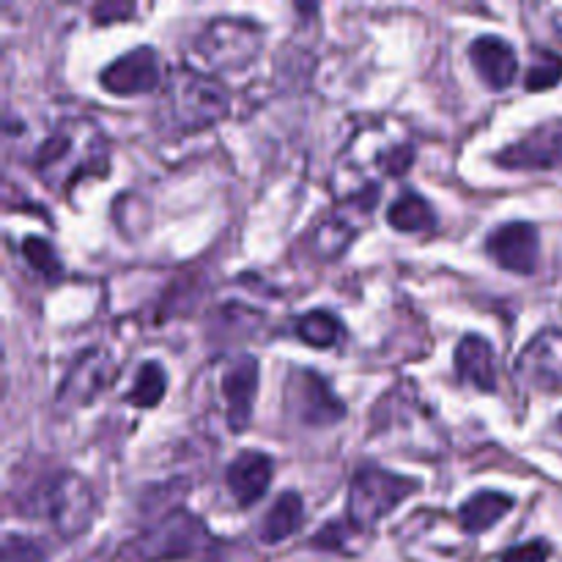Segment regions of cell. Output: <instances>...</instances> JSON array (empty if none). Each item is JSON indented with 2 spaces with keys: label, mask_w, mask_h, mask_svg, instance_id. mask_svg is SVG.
Here are the masks:
<instances>
[{
  "label": "cell",
  "mask_w": 562,
  "mask_h": 562,
  "mask_svg": "<svg viewBox=\"0 0 562 562\" xmlns=\"http://www.w3.org/2000/svg\"><path fill=\"white\" fill-rule=\"evenodd\" d=\"M302 525H305V503H302V497L296 492H283L269 505L267 514H263L258 536H261V541L267 547H274V543L285 541L294 532H300Z\"/></svg>",
  "instance_id": "20"
},
{
  "label": "cell",
  "mask_w": 562,
  "mask_h": 562,
  "mask_svg": "<svg viewBox=\"0 0 562 562\" xmlns=\"http://www.w3.org/2000/svg\"><path fill=\"white\" fill-rule=\"evenodd\" d=\"M558 431H560V434H562V415H560V417H558Z\"/></svg>",
  "instance_id": "31"
},
{
  "label": "cell",
  "mask_w": 562,
  "mask_h": 562,
  "mask_svg": "<svg viewBox=\"0 0 562 562\" xmlns=\"http://www.w3.org/2000/svg\"><path fill=\"white\" fill-rule=\"evenodd\" d=\"M514 510V497L505 492H492V488H483L475 492L472 497H467L459 508V521L461 530L467 536H483V532L492 530L499 519Z\"/></svg>",
  "instance_id": "19"
},
{
  "label": "cell",
  "mask_w": 562,
  "mask_h": 562,
  "mask_svg": "<svg viewBox=\"0 0 562 562\" xmlns=\"http://www.w3.org/2000/svg\"><path fill=\"white\" fill-rule=\"evenodd\" d=\"M20 505V514L44 519L66 541L80 538L97 516V499L88 481L66 470L44 477Z\"/></svg>",
  "instance_id": "5"
},
{
  "label": "cell",
  "mask_w": 562,
  "mask_h": 562,
  "mask_svg": "<svg viewBox=\"0 0 562 562\" xmlns=\"http://www.w3.org/2000/svg\"><path fill=\"white\" fill-rule=\"evenodd\" d=\"M225 401V423L234 434L247 431L252 417V404L258 395V360L252 355H236L225 366L220 379Z\"/></svg>",
  "instance_id": "15"
},
{
  "label": "cell",
  "mask_w": 562,
  "mask_h": 562,
  "mask_svg": "<svg viewBox=\"0 0 562 562\" xmlns=\"http://www.w3.org/2000/svg\"><path fill=\"white\" fill-rule=\"evenodd\" d=\"M560 80H562V55L547 47L532 49L530 66H527V75H525V91L530 93L552 91Z\"/></svg>",
  "instance_id": "25"
},
{
  "label": "cell",
  "mask_w": 562,
  "mask_h": 562,
  "mask_svg": "<svg viewBox=\"0 0 562 562\" xmlns=\"http://www.w3.org/2000/svg\"><path fill=\"white\" fill-rule=\"evenodd\" d=\"M274 477V461L269 453L261 450H241L225 467V486L231 497L236 499L241 510L252 508L263 494L269 492V483Z\"/></svg>",
  "instance_id": "16"
},
{
  "label": "cell",
  "mask_w": 562,
  "mask_h": 562,
  "mask_svg": "<svg viewBox=\"0 0 562 562\" xmlns=\"http://www.w3.org/2000/svg\"><path fill=\"white\" fill-rule=\"evenodd\" d=\"M549 554H552V547L543 538H536V541L516 543V547L505 549L499 562H547Z\"/></svg>",
  "instance_id": "28"
},
{
  "label": "cell",
  "mask_w": 562,
  "mask_h": 562,
  "mask_svg": "<svg viewBox=\"0 0 562 562\" xmlns=\"http://www.w3.org/2000/svg\"><path fill=\"white\" fill-rule=\"evenodd\" d=\"M165 390H168V373H165L162 362L146 360L137 368L135 382L126 393V404L137 406V409H154L162 404Z\"/></svg>",
  "instance_id": "23"
},
{
  "label": "cell",
  "mask_w": 562,
  "mask_h": 562,
  "mask_svg": "<svg viewBox=\"0 0 562 562\" xmlns=\"http://www.w3.org/2000/svg\"><path fill=\"white\" fill-rule=\"evenodd\" d=\"M165 77L168 75L162 71V58L157 49L151 44H140L110 60L99 75V82L113 97H143L165 86Z\"/></svg>",
  "instance_id": "10"
},
{
  "label": "cell",
  "mask_w": 562,
  "mask_h": 562,
  "mask_svg": "<svg viewBox=\"0 0 562 562\" xmlns=\"http://www.w3.org/2000/svg\"><path fill=\"white\" fill-rule=\"evenodd\" d=\"M201 552L214 554L217 552V541L209 536L206 525L192 514H187V510H176V514L165 516L162 521L148 527L140 541L135 543V554H140L146 562L198 558Z\"/></svg>",
  "instance_id": "8"
},
{
  "label": "cell",
  "mask_w": 562,
  "mask_h": 562,
  "mask_svg": "<svg viewBox=\"0 0 562 562\" xmlns=\"http://www.w3.org/2000/svg\"><path fill=\"white\" fill-rule=\"evenodd\" d=\"M516 376L530 390H554L562 384V329L547 327L521 349Z\"/></svg>",
  "instance_id": "14"
},
{
  "label": "cell",
  "mask_w": 562,
  "mask_h": 562,
  "mask_svg": "<svg viewBox=\"0 0 562 562\" xmlns=\"http://www.w3.org/2000/svg\"><path fill=\"white\" fill-rule=\"evenodd\" d=\"M379 195H382V187H368V190L357 192L355 198L338 201V206L327 217L318 220L311 234H307L305 245L311 256L318 258V261L338 258L357 239V234L366 228L373 209L379 206Z\"/></svg>",
  "instance_id": "7"
},
{
  "label": "cell",
  "mask_w": 562,
  "mask_h": 562,
  "mask_svg": "<svg viewBox=\"0 0 562 562\" xmlns=\"http://www.w3.org/2000/svg\"><path fill=\"white\" fill-rule=\"evenodd\" d=\"M467 55L488 91H508L514 86L516 75H519V55L508 38L494 36V33L477 36L472 38Z\"/></svg>",
  "instance_id": "17"
},
{
  "label": "cell",
  "mask_w": 562,
  "mask_h": 562,
  "mask_svg": "<svg viewBox=\"0 0 562 562\" xmlns=\"http://www.w3.org/2000/svg\"><path fill=\"white\" fill-rule=\"evenodd\" d=\"M453 366L464 384H472L483 393L497 390V355H494V346L481 335L470 333L459 340L453 351Z\"/></svg>",
  "instance_id": "18"
},
{
  "label": "cell",
  "mask_w": 562,
  "mask_h": 562,
  "mask_svg": "<svg viewBox=\"0 0 562 562\" xmlns=\"http://www.w3.org/2000/svg\"><path fill=\"white\" fill-rule=\"evenodd\" d=\"M135 14V5L130 3H99L93 5V20L99 25H108V22H119V20H130Z\"/></svg>",
  "instance_id": "29"
},
{
  "label": "cell",
  "mask_w": 562,
  "mask_h": 562,
  "mask_svg": "<svg viewBox=\"0 0 562 562\" xmlns=\"http://www.w3.org/2000/svg\"><path fill=\"white\" fill-rule=\"evenodd\" d=\"M283 395L289 415L307 428L335 426L349 412L333 384L313 368H294L291 376L285 379Z\"/></svg>",
  "instance_id": "9"
},
{
  "label": "cell",
  "mask_w": 562,
  "mask_h": 562,
  "mask_svg": "<svg viewBox=\"0 0 562 562\" xmlns=\"http://www.w3.org/2000/svg\"><path fill=\"white\" fill-rule=\"evenodd\" d=\"M20 252L27 261V267H31L38 278L47 280V283H58V280L64 278V261H60L53 241L44 239V236H25L20 245Z\"/></svg>",
  "instance_id": "24"
},
{
  "label": "cell",
  "mask_w": 562,
  "mask_h": 562,
  "mask_svg": "<svg viewBox=\"0 0 562 562\" xmlns=\"http://www.w3.org/2000/svg\"><path fill=\"white\" fill-rule=\"evenodd\" d=\"M294 335L302 344L313 346V349H335L344 344L346 324L340 322L338 313L327 311V307H316L311 313H302L294 322Z\"/></svg>",
  "instance_id": "22"
},
{
  "label": "cell",
  "mask_w": 562,
  "mask_h": 562,
  "mask_svg": "<svg viewBox=\"0 0 562 562\" xmlns=\"http://www.w3.org/2000/svg\"><path fill=\"white\" fill-rule=\"evenodd\" d=\"M420 492V481L409 475H398L379 464L357 467L349 481V497H346V521L362 536L371 532L384 516L393 514L404 499Z\"/></svg>",
  "instance_id": "6"
},
{
  "label": "cell",
  "mask_w": 562,
  "mask_h": 562,
  "mask_svg": "<svg viewBox=\"0 0 562 562\" xmlns=\"http://www.w3.org/2000/svg\"><path fill=\"white\" fill-rule=\"evenodd\" d=\"M415 140L409 137V132H401L393 121H382V124L355 132L335 165V198L346 201L368 187H379V181L373 179H398L415 165Z\"/></svg>",
  "instance_id": "2"
},
{
  "label": "cell",
  "mask_w": 562,
  "mask_h": 562,
  "mask_svg": "<svg viewBox=\"0 0 562 562\" xmlns=\"http://www.w3.org/2000/svg\"><path fill=\"white\" fill-rule=\"evenodd\" d=\"M231 110V93L214 75L198 71L192 66H176L168 71L162 86V113L165 124L181 135L203 132L223 121Z\"/></svg>",
  "instance_id": "3"
},
{
  "label": "cell",
  "mask_w": 562,
  "mask_h": 562,
  "mask_svg": "<svg viewBox=\"0 0 562 562\" xmlns=\"http://www.w3.org/2000/svg\"><path fill=\"white\" fill-rule=\"evenodd\" d=\"M505 170H552L562 165V119H549L532 126L527 135L494 154Z\"/></svg>",
  "instance_id": "12"
},
{
  "label": "cell",
  "mask_w": 562,
  "mask_h": 562,
  "mask_svg": "<svg viewBox=\"0 0 562 562\" xmlns=\"http://www.w3.org/2000/svg\"><path fill=\"white\" fill-rule=\"evenodd\" d=\"M0 554H3V562H47V547L42 541L16 536V532H5Z\"/></svg>",
  "instance_id": "27"
},
{
  "label": "cell",
  "mask_w": 562,
  "mask_h": 562,
  "mask_svg": "<svg viewBox=\"0 0 562 562\" xmlns=\"http://www.w3.org/2000/svg\"><path fill=\"white\" fill-rule=\"evenodd\" d=\"M113 379L115 362L108 351L82 349L71 360L69 371H66L64 382H60L58 404L66 406V409H82V406L93 404L110 387Z\"/></svg>",
  "instance_id": "11"
},
{
  "label": "cell",
  "mask_w": 562,
  "mask_h": 562,
  "mask_svg": "<svg viewBox=\"0 0 562 562\" xmlns=\"http://www.w3.org/2000/svg\"><path fill=\"white\" fill-rule=\"evenodd\" d=\"M486 252L499 269L514 274H532L541 256V236L527 220L503 223L486 236Z\"/></svg>",
  "instance_id": "13"
},
{
  "label": "cell",
  "mask_w": 562,
  "mask_h": 562,
  "mask_svg": "<svg viewBox=\"0 0 562 562\" xmlns=\"http://www.w3.org/2000/svg\"><path fill=\"white\" fill-rule=\"evenodd\" d=\"M554 25H558V31L562 33V11H558V14H554Z\"/></svg>",
  "instance_id": "30"
},
{
  "label": "cell",
  "mask_w": 562,
  "mask_h": 562,
  "mask_svg": "<svg viewBox=\"0 0 562 562\" xmlns=\"http://www.w3.org/2000/svg\"><path fill=\"white\" fill-rule=\"evenodd\" d=\"M31 165L49 190L69 198L77 184L86 179H102L108 173L110 143L97 121L69 115L38 143Z\"/></svg>",
  "instance_id": "1"
},
{
  "label": "cell",
  "mask_w": 562,
  "mask_h": 562,
  "mask_svg": "<svg viewBox=\"0 0 562 562\" xmlns=\"http://www.w3.org/2000/svg\"><path fill=\"white\" fill-rule=\"evenodd\" d=\"M387 223L390 228L401 231V234H428V231L437 228V212L420 192L404 190L390 203Z\"/></svg>",
  "instance_id": "21"
},
{
  "label": "cell",
  "mask_w": 562,
  "mask_h": 562,
  "mask_svg": "<svg viewBox=\"0 0 562 562\" xmlns=\"http://www.w3.org/2000/svg\"><path fill=\"white\" fill-rule=\"evenodd\" d=\"M267 27L250 16H212L192 38L187 66L217 77V71L247 69L261 55Z\"/></svg>",
  "instance_id": "4"
},
{
  "label": "cell",
  "mask_w": 562,
  "mask_h": 562,
  "mask_svg": "<svg viewBox=\"0 0 562 562\" xmlns=\"http://www.w3.org/2000/svg\"><path fill=\"white\" fill-rule=\"evenodd\" d=\"M362 536L360 530L349 525L346 519L340 521H327L316 536L311 538V543L316 549H324V552H340V554H351L357 552L355 549V538Z\"/></svg>",
  "instance_id": "26"
}]
</instances>
